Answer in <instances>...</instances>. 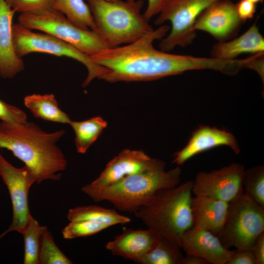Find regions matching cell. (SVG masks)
I'll use <instances>...</instances> for the list:
<instances>
[{
    "label": "cell",
    "mask_w": 264,
    "mask_h": 264,
    "mask_svg": "<svg viewBox=\"0 0 264 264\" xmlns=\"http://www.w3.org/2000/svg\"><path fill=\"white\" fill-rule=\"evenodd\" d=\"M170 28L160 25L132 43L89 56L103 69L98 79L110 83L149 81L189 70H221L223 62L220 59L174 54L155 48L154 42L165 37Z\"/></svg>",
    "instance_id": "cell-1"
},
{
    "label": "cell",
    "mask_w": 264,
    "mask_h": 264,
    "mask_svg": "<svg viewBox=\"0 0 264 264\" xmlns=\"http://www.w3.org/2000/svg\"><path fill=\"white\" fill-rule=\"evenodd\" d=\"M64 130L47 132L33 122H0V148L10 151L34 174L36 183L58 180L67 161L56 143Z\"/></svg>",
    "instance_id": "cell-2"
},
{
    "label": "cell",
    "mask_w": 264,
    "mask_h": 264,
    "mask_svg": "<svg viewBox=\"0 0 264 264\" xmlns=\"http://www.w3.org/2000/svg\"><path fill=\"white\" fill-rule=\"evenodd\" d=\"M165 163L155 159L146 169L107 186L88 184L82 191L93 201H107L122 212L134 213L147 203L158 190L175 187L180 181L179 166L165 171Z\"/></svg>",
    "instance_id": "cell-3"
},
{
    "label": "cell",
    "mask_w": 264,
    "mask_h": 264,
    "mask_svg": "<svg viewBox=\"0 0 264 264\" xmlns=\"http://www.w3.org/2000/svg\"><path fill=\"white\" fill-rule=\"evenodd\" d=\"M193 180L157 191L134 214L160 236L180 247L181 238L193 226L191 210Z\"/></svg>",
    "instance_id": "cell-4"
},
{
    "label": "cell",
    "mask_w": 264,
    "mask_h": 264,
    "mask_svg": "<svg viewBox=\"0 0 264 264\" xmlns=\"http://www.w3.org/2000/svg\"><path fill=\"white\" fill-rule=\"evenodd\" d=\"M95 23L94 31L107 48L132 43L154 30L141 13L142 0H87Z\"/></svg>",
    "instance_id": "cell-5"
},
{
    "label": "cell",
    "mask_w": 264,
    "mask_h": 264,
    "mask_svg": "<svg viewBox=\"0 0 264 264\" xmlns=\"http://www.w3.org/2000/svg\"><path fill=\"white\" fill-rule=\"evenodd\" d=\"M264 232V208L244 193L229 203L224 225L218 237L228 248L250 249Z\"/></svg>",
    "instance_id": "cell-6"
},
{
    "label": "cell",
    "mask_w": 264,
    "mask_h": 264,
    "mask_svg": "<svg viewBox=\"0 0 264 264\" xmlns=\"http://www.w3.org/2000/svg\"><path fill=\"white\" fill-rule=\"evenodd\" d=\"M18 21L31 30L37 29L51 35L88 56L107 48L103 40L95 31L78 27L55 9L41 14H21Z\"/></svg>",
    "instance_id": "cell-7"
},
{
    "label": "cell",
    "mask_w": 264,
    "mask_h": 264,
    "mask_svg": "<svg viewBox=\"0 0 264 264\" xmlns=\"http://www.w3.org/2000/svg\"><path fill=\"white\" fill-rule=\"evenodd\" d=\"M12 37L15 53L21 58L31 53H44L69 57L83 64L88 70L84 87L103 72L102 67L92 63L89 56L51 35L34 32L18 22L12 25Z\"/></svg>",
    "instance_id": "cell-8"
},
{
    "label": "cell",
    "mask_w": 264,
    "mask_h": 264,
    "mask_svg": "<svg viewBox=\"0 0 264 264\" xmlns=\"http://www.w3.org/2000/svg\"><path fill=\"white\" fill-rule=\"evenodd\" d=\"M218 0H166L154 24L161 25L170 22L171 29L161 40L160 50L170 52L176 46L190 44L196 37L194 29L196 20L200 13Z\"/></svg>",
    "instance_id": "cell-9"
},
{
    "label": "cell",
    "mask_w": 264,
    "mask_h": 264,
    "mask_svg": "<svg viewBox=\"0 0 264 264\" xmlns=\"http://www.w3.org/2000/svg\"><path fill=\"white\" fill-rule=\"evenodd\" d=\"M0 176L7 186L11 199L13 218L9 228L0 235V239L8 233L16 231L22 234L30 215L28 195L35 176L25 165L17 168L11 165L0 154Z\"/></svg>",
    "instance_id": "cell-10"
},
{
    "label": "cell",
    "mask_w": 264,
    "mask_h": 264,
    "mask_svg": "<svg viewBox=\"0 0 264 264\" xmlns=\"http://www.w3.org/2000/svg\"><path fill=\"white\" fill-rule=\"evenodd\" d=\"M245 171L243 165L233 163L218 170L200 172L193 181L192 194L230 203L243 193Z\"/></svg>",
    "instance_id": "cell-11"
},
{
    "label": "cell",
    "mask_w": 264,
    "mask_h": 264,
    "mask_svg": "<svg viewBox=\"0 0 264 264\" xmlns=\"http://www.w3.org/2000/svg\"><path fill=\"white\" fill-rule=\"evenodd\" d=\"M242 23L235 4L231 0H218L200 13L194 29L207 32L219 42H222L235 37Z\"/></svg>",
    "instance_id": "cell-12"
},
{
    "label": "cell",
    "mask_w": 264,
    "mask_h": 264,
    "mask_svg": "<svg viewBox=\"0 0 264 264\" xmlns=\"http://www.w3.org/2000/svg\"><path fill=\"white\" fill-rule=\"evenodd\" d=\"M180 248L212 264H227L235 251L225 247L218 236L194 226L182 234Z\"/></svg>",
    "instance_id": "cell-13"
},
{
    "label": "cell",
    "mask_w": 264,
    "mask_h": 264,
    "mask_svg": "<svg viewBox=\"0 0 264 264\" xmlns=\"http://www.w3.org/2000/svg\"><path fill=\"white\" fill-rule=\"evenodd\" d=\"M220 146H227L237 154L240 152L237 141L231 132L216 127L201 126L192 133L186 145L175 153L173 163L181 166L194 156Z\"/></svg>",
    "instance_id": "cell-14"
},
{
    "label": "cell",
    "mask_w": 264,
    "mask_h": 264,
    "mask_svg": "<svg viewBox=\"0 0 264 264\" xmlns=\"http://www.w3.org/2000/svg\"><path fill=\"white\" fill-rule=\"evenodd\" d=\"M154 160L142 151L124 150L107 164L99 176L89 184L96 187L112 184L146 169Z\"/></svg>",
    "instance_id": "cell-15"
},
{
    "label": "cell",
    "mask_w": 264,
    "mask_h": 264,
    "mask_svg": "<svg viewBox=\"0 0 264 264\" xmlns=\"http://www.w3.org/2000/svg\"><path fill=\"white\" fill-rule=\"evenodd\" d=\"M161 236L148 228H124L123 233L106 244V248L115 256L136 262L151 250Z\"/></svg>",
    "instance_id": "cell-16"
},
{
    "label": "cell",
    "mask_w": 264,
    "mask_h": 264,
    "mask_svg": "<svg viewBox=\"0 0 264 264\" xmlns=\"http://www.w3.org/2000/svg\"><path fill=\"white\" fill-rule=\"evenodd\" d=\"M15 12L4 0H0V76L11 78L24 68L15 53L12 37V20Z\"/></svg>",
    "instance_id": "cell-17"
},
{
    "label": "cell",
    "mask_w": 264,
    "mask_h": 264,
    "mask_svg": "<svg viewBox=\"0 0 264 264\" xmlns=\"http://www.w3.org/2000/svg\"><path fill=\"white\" fill-rule=\"evenodd\" d=\"M229 203L208 197L195 196L191 199L193 226L218 236L228 215Z\"/></svg>",
    "instance_id": "cell-18"
},
{
    "label": "cell",
    "mask_w": 264,
    "mask_h": 264,
    "mask_svg": "<svg viewBox=\"0 0 264 264\" xmlns=\"http://www.w3.org/2000/svg\"><path fill=\"white\" fill-rule=\"evenodd\" d=\"M264 38L256 22L243 34L230 41L219 42L212 47L211 57L221 60L235 59L246 53L253 54L264 52Z\"/></svg>",
    "instance_id": "cell-19"
},
{
    "label": "cell",
    "mask_w": 264,
    "mask_h": 264,
    "mask_svg": "<svg viewBox=\"0 0 264 264\" xmlns=\"http://www.w3.org/2000/svg\"><path fill=\"white\" fill-rule=\"evenodd\" d=\"M25 106L36 118L45 121L68 124L71 120L61 110L52 94H33L24 98Z\"/></svg>",
    "instance_id": "cell-20"
},
{
    "label": "cell",
    "mask_w": 264,
    "mask_h": 264,
    "mask_svg": "<svg viewBox=\"0 0 264 264\" xmlns=\"http://www.w3.org/2000/svg\"><path fill=\"white\" fill-rule=\"evenodd\" d=\"M67 219L70 221L89 220L107 224L110 227L131 221V219L121 215L114 210L97 205L79 206L69 210Z\"/></svg>",
    "instance_id": "cell-21"
},
{
    "label": "cell",
    "mask_w": 264,
    "mask_h": 264,
    "mask_svg": "<svg viewBox=\"0 0 264 264\" xmlns=\"http://www.w3.org/2000/svg\"><path fill=\"white\" fill-rule=\"evenodd\" d=\"M69 124L74 130L75 145L80 154H85L107 126V122L100 116L82 121L71 120Z\"/></svg>",
    "instance_id": "cell-22"
},
{
    "label": "cell",
    "mask_w": 264,
    "mask_h": 264,
    "mask_svg": "<svg viewBox=\"0 0 264 264\" xmlns=\"http://www.w3.org/2000/svg\"><path fill=\"white\" fill-rule=\"evenodd\" d=\"M53 8L78 27L94 31L93 18L88 4L84 0H54Z\"/></svg>",
    "instance_id": "cell-23"
},
{
    "label": "cell",
    "mask_w": 264,
    "mask_h": 264,
    "mask_svg": "<svg viewBox=\"0 0 264 264\" xmlns=\"http://www.w3.org/2000/svg\"><path fill=\"white\" fill-rule=\"evenodd\" d=\"M180 247L161 236L156 245L140 258L141 264H183L184 256Z\"/></svg>",
    "instance_id": "cell-24"
},
{
    "label": "cell",
    "mask_w": 264,
    "mask_h": 264,
    "mask_svg": "<svg viewBox=\"0 0 264 264\" xmlns=\"http://www.w3.org/2000/svg\"><path fill=\"white\" fill-rule=\"evenodd\" d=\"M44 226H41L30 214L22 233L24 241V264H38L40 239Z\"/></svg>",
    "instance_id": "cell-25"
},
{
    "label": "cell",
    "mask_w": 264,
    "mask_h": 264,
    "mask_svg": "<svg viewBox=\"0 0 264 264\" xmlns=\"http://www.w3.org/2000/svg\"><path fill=\"white\" fill-rule=\"evenodd\" d=\"M243 193L264 208V167L257 165L245 171Z\"/></svg>",
    "instance_id": "cell-26"
},
{
    "label": "cell",
    "mask_w": 264,
    "mask_h": 264,
    "mask_svg": "<svg viewBox=\"0 0 264 264\" xmlns=\"http://www.w3.org/2000/svg\"><path fill=\"white\" fill-rule=\"evenodd\" d=\"M70 260L57 246L52 236L44 226L40 239L38 264H72Z\"/></svg>",
    "instance_id": "cell-27"
},
{
    "label": "cell",
    "mask_w": 264,
    "mask_h": 264,
    "mask_svg": "<svg viewBox=\"0 0 264 264\" xmlns=\"http://www.w3.org/2000/svg\"><path fill=\"white\" fill-rule=\"evenodd\" d=\"M110 226L89 220L72 221L62 230L65 239H73L93 235Z\"/></svg>",
    "instance_id": "cell-28"
},
{
    "label": "cell",
    "mask_w": 264,
    "mask_h": 264,
    "mask_svg": "<svg viewBox=\"0 0 264 264\" xmlns=\"http://www.w3.org/2000/svg\"><path fill=\"white\" fill-rule=\"evenodd\" d=\"M15 12L41 14L54 9V0H4Z\"/></svg>",
    "instance_id": "cell-29"
},
{
    "label": "cell",
    "mask_w": 264,
    "mask_h": 264,
    "mask_svg": "<svg viewBox=\"0 0 264 264\" xmlns=\"http://www.w3.org/2000/svg\"><path fill=\"white\" fill-rule=\"evenodd\" d=\"M0 119L1 121L7 122H27L26 115L23 110L1 100H0Z\"/></svg>",
    "instance_id": "cell-30"
},
{
    "label": "cell",
    "mask_w": 264,
    "mask_h": 264,
    "mask_svg": "<svg viewBox=\"0 0 264 264\" xmlns=\"http://www.w3.org/2000/svg\"><path fill=\"white\" fill-rule=\"evenodd\" d=\"M235 5L238 17L243 23L254 17L257 6L248 0H240Z\"/></svg>",
    "instance_id": "cell-31"
},
{
    "label": "cell",
    "mask_w": 264,
    "mask_h": 264,
    "mask_svg": "<svg viewBox=\"0 0 264 264\" xmlns=\"http://www.w3.org/2000/svg\"><path fill=\"white\" fill-rule=\"evenodd\" d=\"M227 264H256L251 249L235 250Z\"/></svg>",
    "instance_id": "cell-32"
},
{
    "label": "cell",
    "mask_w": 264,
    "mask_h": 264,
    "mask_svg": "<svg viewBox=\"0 0 264 264\" xmlns=\"http://www.w3.org/2000/svg\"><path fill=\"white\" fill-rule=\"evenodd\" d=\"M166 0H148L147 7L143 14L145 19L149 22L155 15L159 13Z\"/></svg>",
    "instance_id": "cell-33"
},
{
    "label": "cell",
    "mask_w": 264,
    "mask_h": 264,
    "mask_svg": "<svg viewBox=\"0 0 264 264\" xmlns=\"http://www.w3.org/2000/svg\"><path fill=\"white\" fill-rule=\"evenodd\" d=\"M254 255L256 264H264V232L257 238L250 249Z\"/></svg>",
    "instance_id": "cell-34"
},
{
    "label": "cell",
    "mask_w": 264,
    "mask_h": 264,
    "mask_svg": "<svg viewBox=\"0 0 264 264\" xmlns=\"http://www.w3.org/2000/svg\"><path fill=\"white\" fill-rule=\"evenodd\" d=\"M207 262L198 256L186 254L184 256L183 264H206Z\"/></svg>",
    "instance_id": "cell-35"
},
{
    "label": "cell",
    "mask_w": 264,
    "mask_h": 264,
    "mask_svg": "<svg viewBox=\"0 0 264 264\" xmlns=\"http://www.w3.org/2000/svg\"><path fill=\"white\" fill-rule=\"evenodd\" d=\"M255 4H257L258 3H262L263 2V0H248Z\"/></svg>",
    "instance_id": "cell-36"
},
{
    "label": "cell",
    "mask_w": 264,
    "mask_h": 264,
    "mask_svg": "<svg viewBox=\"0 0 264 264\" xmlns=\"http://www.w3.org/2000/svg\"><path fill=\"white\" fill-rule=\"evenodd\" d=\"M127 0L132 1H134V0Z\"/></svg>",
    "instance_id": "cell-37"
},
{
    "label": "cell",
    "mask_w": 264,
    "mask_h": 264,
    "mask_svg": "<svg viewBox=\"0 0 264 264\" xmlns=\"http://www.w3.org/2000/svg\"><path fill=\"white\" fill-rule=\"evenodd\" d=\"M108 1H113V0H107Z\"/></svg>",
    "instance_id": "cell-38"
}]
</instances>
